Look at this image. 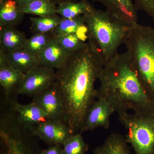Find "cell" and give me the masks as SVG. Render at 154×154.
Returning a JSON list of instances; mask_svg holds the SVG:
<instances>
[{
    "label": "cell",
    "instance_id": "6da1fadb",
    "mask_svg": "<svg viewBox=\"0 0 154 154\" xmlns=\"http://www.w3.org/2000/svg\"><path fill=\"white\" fill-rule=\"evenodd\" d=\"M103 66L100 56L88 42L56 70L55 83L63 102V122L74 133L81 130L88 110L97 99L95 83Z\"/></svg>",
    "mask_w": 154,
    "mask_h": 154
},
{
    "label": "cell",
    "instance_id": "7a4b0ae2",
    "mask_svg": "<svg viewBox=\"0 0 154 154\" xmlns=\"http://www.w3.org/2000/svg\"><path fill=\"white\" fill-rule=\"evenodd\" d=\"M98 79L97 98L106 99L117 115L129 110L154 115V103L141 84L127 51L118 53L104 65Z\"/></svg>",
    "mask_w": 154,
    "mask_h": 154
},
{
    "label": "cell",
    "instance_id": "3957f363",
    "mask_svg": "<svg viewBox=\"0 0 154 154\" xmlns=\"http://www.w3.org/2000/svg\"><path fill=\"white\" fill-rule=\"evenodd\" d=\"M83 16L88 42L100 56L104 66L118 53L133 25L94 6Z\"/></svg>",
    "mask_w": 154,
    "mask_h": 154
},
{
    "label": "cell",
    "instance_id": "277c9868",
    "mask_svg": "<svg viewBox=\"0 0 154 154\" xmlns=\"http://www.w3.org/2000/svg\"><path fill=\"white\" fill-rule=\"evenodd\" d=\"M141 84L154 103V29L137 23L125 42Z\"/></svg>",
    "mask_w": 154,
    "mask_h": 154
},
{
    "label": "cell",
    "instance_id": "5b68a950",
    "mask_svg": "<svg viewBox=\"0 0 154 154\" xmlns=\"http://www.w3.org/2000/svg\"><path fill=\"white\" fill-rule=\"evenodd\" d=\"M118 116L126 130V142L136 154H154V115L127 112Z\"/></svg>",
    "mask_w": 154,
    "mask_h": 154
},
{
    "label": "cell",
    "instance_id": "8992f818",
    "mask_svg": "<svg viewBox=\"0 0 154 154\" xmlns=\"http://www.w3.org/2000/svg\"><path fill=\"white\" fill-rule=\"evenodd\" d=\"M55 69L39 65L24 75L17 90L18 94L34 97L55 83Z\"/></svg>",
    "mask_w": 154,
    "mask_h": 154
},
{
    "label": "cell",
    "instance_id": "52a82bcc",
    "mask_svg": "<svg viewBox=\"0 0 154 154\" xmlns=\"http://www.w3.org/2000/svg\"><path fill=\"white\" fill-rule=\"evenodd\" d=\"M31 134L49 146H63L65 142L74 134L63 121L47 119L30 128Z\"/></svg>",
    "mask_w": 154,
    "mask_h": 154
},
{
    "label": "cell",
    "instance_id": "ba28073f",
    "mask_svg": "<svg viewBox=\"0 0 154 154\" xmlns=\"http://www.w3.org/2000/svg\"><path fill=\"white\" fill-rule=\"evenodd\" d=\"M114 113V109L106 99L97 98L88 110L79 132L82 134L99 127L108 129L110 117Z\"/></svg>",
    "mask_w": 154,
    "mask_h": 154
},
{
    "label": "cell",
    "instance_id": "9c48e42d",
    "mask_svg": "<svg viewBox=\"0 0 154 154\" xmlns=\"http://www.w3.org/2000/svg\"><path fill=\"white\" fill-rule=\"evenodd\" d=\"M32 102L47 114L49 119L63 122V102L55 83L47 90L33 97Z\"/></svg>",
    "mask_w": 154,
    "mask_h": 154
},
{
    "label": "cell",
    "instance_id": "30bf717a",
    "mask_svg": "<svg viewBox=\"0 0 154 154\" xmlns=\"http://www.w3.org/2000/svg\"><path fill=\"white\" fill-rule=\"evenodd\" d=\"M39 65L37 56L23 48L8 53L0 51V68L11 67L25 74Z\"/></svg>",
    "mask_w": 154,
    "mask_h": 154
},
{
    "label": "cell",
    "instance_id": "8fae6325",
    "mask_svg": "<svg viewBox=\"0 0 154 154\" xmlns=\"http://www.w3.org/2000/svg\"><path fill=\"white\" fill-rule=\"evenodd\" d=\"M72 53L62 47L54 36L37 57L40 65L57 70L64 65Z\"/></svg>",
    "mask_w": 154,
    "mask_h": 154
},
{
    "label": "cell",
    "instance_id": "7c38bea8",
    "mask_svg": "<svg viewBox=\"0 0 154 154\" xmlns=\"http://www.w3.org/2000/svg\"><path fill=\"white\" fill-rule=\"evenodd\" d=\"M92 1L101 3L105 6L106 11L130 25L137 23V11L133 0Z\"/></svg>",
    "mask_w": 154,
    "mask_h": 154
},
{
    "label": "cell",
    "instance_id": "4fadbf2b",
    "mask_svg": "<svg viewBox=\"0 0 154 154\" xmlns=\"http://www.w3.org/2000/svg\"><path fill=\"white\" fill-rule=\"evenodd\" d=\"M13 109L18 113L19 122L29 128L49 119L47 114L33 102L28 105L15 103Z\"/></svg>",
    "mask_w": 154,
    "mask_h": 154
},
{
    "label": "cell",
    "instance_id": "5bb4252c",
    "mask_svg": "<svg viewBox=\"0 0 154 154\" xmlns=\"http://www.w3.org/2000/svg\"><path fill=\"white\" fill-rule=\"evenodd\" d=\"M27 38L14 26L0 27V51L5 53L22 49Z\"/></svg>",
    "mask_w": 154,
    "mask_h": 154
},
{
    "label": "cell",
    "instance_id": "9a60e30c",
    "mask_svg": "<svg viewBox=\"0 0 154 154\" xmlns=\"http://www.w3.org/2000/svg\"><path fill=\"white\" fill-rule=\"evenodd\" d=\"M87 31V26L83 15L72 19L62 17L60 22L51 33L55 37L67 34H76L85 41L88 39Z\"/></svg>",
    "mask_w": 154,
    "mask_h": 154
},
{
    "label": "cell",
    "instance_id": "2e32d148",
    "mask_svg": "<svg viewBox=\"0 0 154 154\" xmlns=\"http://www.w3.org/2000/svg\"><path fill=\"white\" fill-rule=\"evenodd\" d=\"M1 142L4 151L2 154H40L34 150L33 146L22 139L1 130Z\"/></svg>",
    "mask_w": 154,
    "mask_h": 154
},
{
    "label": "cell",
    "instance_id": "e0dca14e",
    "mask_svg": "<svg viewBox=\"0 0 154 154\" xmlns=\"http://www.w3.org/2000/svg\"><path fill=\"white\" fill-rule=\"evenodd\" d=\"M128 144L123 136L113 133L94 150V154H131Z\"/></svg>",
    "mask_w": 154,
    "mask_h": 154
},
{
    "label": "cell",
    "instance_id": "ac0fdd59",
    "mask_svg": "<svg viewBox=\"0 0 154 154\" xmlns=\"http://www.w3.org/2000/svg\"><path fill=\"white\" fill-rule=\"evenodd\" d=\"M24 15L16 0H8L0 6V27H16L22 22Z\"/></svg>",
    "mask_w": 154,
    "mask_h": 154
},
{
    "label": "cell",
    "instance_id": "d6986e66",
    "mask_svg": "<svg viewBox=\"0 0 154 154\" xmlns=\"http://www.w3.org/2000/svg\"><path fill=\"white\" fill-rule=\"evenodd\" d=\"M93 6L87 0L65 2L58 5L57 14L62 18L72 19L85 15Z\"/></svg>",
    "mask_w": 154,
    "mask_h": 154
},
{
    "label": "cell",
    "instance_id": "ffe728a7",
    "mask_svg": "<svg viewBox=\"0 0 154 154\" xmlns=\"http://www.w3.org/2000/svg\"><path fill=\"white\" fill-rule=\"evenodd\" d=\"M24 75L11 67L0 68V84L6 97H8L14 90L17 91Z\"/></svg>",
    "mask_w": 154,
    "mask_h": 154
},
{
    "label": "cell",
    "instance_id": "44dd1931",
    "mask_svg": "<svg viewBox=\"0 0 154 154\" xmlns=\"http://www.w3.org/2000/svg\"><path fill=\"white\" fill-rule=\"evenodd\" d=\"M20 9L25 14L44 17L57 14V7L49 0H35Z\"/></svg>",
    "mask_w": 154,
    "mask_h": 154
},
{
    "label": "cell",
    "instance_id": "7402d4cb",
    "mask_svg": "<svg viewBox=\"0 0 154 154\" xmlns=\"http://www.w3.org/2000/svg\"><path fill=\"white\" fill-rule=\"evenodd\" d=\"M61 18L57 14L48 17H30V30L33 34L51 33Z\"/></svg>",
    "mask_w": 154,
    "mask_h": 154
},
{
    "label": "cell",
    "instance_id": "603a6c76",
    "mask_svg": "<svg viewBox=\"0 0 154 154\" xmlns=\"http://www.w3.org/2000/svg\"><path fill=\"white\" fill-rule=\"evenodd\" d=\"M53 36L52 33L34 34L27 38L22 48L37 57Z\"/></svg>",
    "mask_w": 154,
    "mask_h": 154
},
{
    "label": "cell",
    "instance_id": "cb8c5ba5",
    "mask_svg": "<svg viewBox=\"0 0 154 154\" xmlns=\"http://www.w3.org/2000/svg\"><path fill=\"white\" fill-rule=\"evenodd\" d=\"M63 154H85L89 146L84 140L82 133L77 132L72 134L62 146Z\"/></svg>",
    "mask_w": 154,
    "mask_h": 154
},
{
    "label": "cell",
    "instance_id": "d4e9b609",
    "mask_svg": "<svg viewBox=\"0 0 154 154\" xmlns=\"http://www.w3.org/2000/svg\"><path fill=\"white\" fill-rule=\"evenodd\" d=\"M54 37L62 47L71 53L81 49L87 43L76 34H69Z\"/></svg>",
    "mask_w": 154,
    "mask_h": 154
},
{
    "label": "cell",
    "instance_id": "484cf974",
    "mask_svg": "<svg viewBox=\"0 0 154 154\" xmlns=\"http://www.w3.org/2000/svg\"><path fill=\"white\" fill-rule=\"evenodd\" d=\"M137 11L144 12L154 21V0H133Z\"/></svg>",
    "mask_w": 154,
    "mask_h": 154
},
{
    "label": "cell",
    "instance_id": "4316f807",
    "mask_svg": "<svg viewBox=\"0 0 154 154\" xmlns=\"http://www.w3.org/2000/svg\"><path fill=\"white\" fill-rule=\"evenodd\" d=\"M40 154H63L62 146H49L48 148L41 151Z\"/></svg>",
    "mask_w": 154,
    "mask_h": 154
},
{
    "label": "cell",
    "instance_id": "83f0119b",
    "mask_svg": "<svg viewBox=\"0 0 154 154\" xmlns=\"http://www.w3.org/2000/svg\"><path fill=\"white\" fill-rule=\"evenodd\" d=\"M20 8L25 7L35 0H16Z\"/></svg>",
    "mask_w": 154,
    "mask_h": 154
},
{
    "label": "cell",
    "instance_id": "f1b7e54d",
    "mask_svg": "<svg viewBox=\"0 0 154 154\" xmlns=\"http://www.w3.org/2000/svg\"><path fill=\"white\" fill-rule=\"evenodd\" d=\"M51 3L55 5H58L62 3L65 2H76L80 0H49Z\"/></svg>",
    "mask_w": 154,
    "mask_h": 154
},
{
    "label": "cell",
    "instance_id": "f546056e",
    "mask_svg": "<svg viewBox=\"0 0 154 154\" xmlns=\"http://www.w3.org/2000/svg\"><path fill=\"white\" fill-rule=\"evenodd\" d=\"M8 0H0V6L2 5Z\"/></svg>",
    "mask_w": 154,
    "mask_h": 154
}]
</instances>
